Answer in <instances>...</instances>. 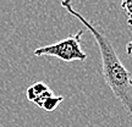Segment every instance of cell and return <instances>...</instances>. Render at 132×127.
Returning a JSON list of instances; mask_svg holds the SVG:
<instances>
[{
  "instance_id": "1",
  "label": "cell",
  "mask_w": 132,
  "mask_h": 127,
  "mask_svg": "<svg viewBox=\"0 0 132 127\" xmlns=\"http://www.w3.org/2000/svg\"><path fill=\"white\" fill-rule=\"evenodd\" d=\"M61 6L70 15L80 20L81 23H83L94 37L102 56V73L104 81L132 118V75L120 61L110 39L103 29L87 21L80 12H77L72 6L71 0H61Z\"/></svg>"
},
{
  "instance_id": "2",
  "label": "cell",
  "mask_w": 132,
  "mask_h": 127,
  "mask_svg": "<svg viewBox=\"0 0 132 127\" xmlns=\"http://www.w3.org/2000/svg\"><path fill=\"white\" fill-rule=\"evenodd\" d=\"M83 33L85 31L81 29L76 34L65 38L60 42L34 49L33 54L36 56H44V55L54 56L66 62H71L75 60L85 61L87 59V54L81 49V37L83 36Z\"/></svg>"
},
{
  "instance_id": "3",
  "label": "cell",
  "mask_w": 132,
  "mask_h": 127,
  "mask_svg": "<svg viewBox=\"0 0 132 127\" xmlns=\"http://www.w3.org/2000/svg\"><path fill=\"white\" fill-rule=\"evenodd\" d=\"M26 95L29 101L36 104L37 106L42 108L43 103L47 100L49 97L54 95L52 88L44 82H36L34 84L29 86L26 90Z\"/></svg>"
},
{
  "instance_id": "4",
  "label": "cell",
  "mask_w": 132,
  "mask_h": 127,
  "mask_svg": "<svg viewBox=\"0 0 132 127\" xmlns=\"http://www.w3.org/2000/svg\"><path fill=\"white\" fill-rule=\"evenodd\" d=\"M62 100H64V97L62 95H52V97H49V98L43 103L42 108L43 110H45V111H48V113H52V111H54V110H56L57 106H59V104L61 103Z\"/></svg>"
},
{
  "instance_id": "5",
  "label": "cell",
  "mask_w": 132,
  "mask_h": 127,
  "mask_svg": "<svg viewBox=\"0 0 132 127\" xmlns=\"http://www.w3.org/2000/svg\"><path fill=\"white\" fill-rule=\"evenodd\" d=\"M121 7H122V10L127 16L128 26H132V0H122L121 1Z\"/></svg>"
},
{
  "instance_id": "6",
  "label": "cell",
  "mask_w": 132,
  "mask_h": 127,
  "mask_svg": "<svg viewBox=\"0 0 132 127\" xmlns=\"http://www.w3.org/2000/svg\"><path fill=\"white\" fill-rule=\"evenodd\" d=\"M126 53H127L130 56H132V39H131V42H128L127 45H126Z\"/></svg>"
}]
</instances>
